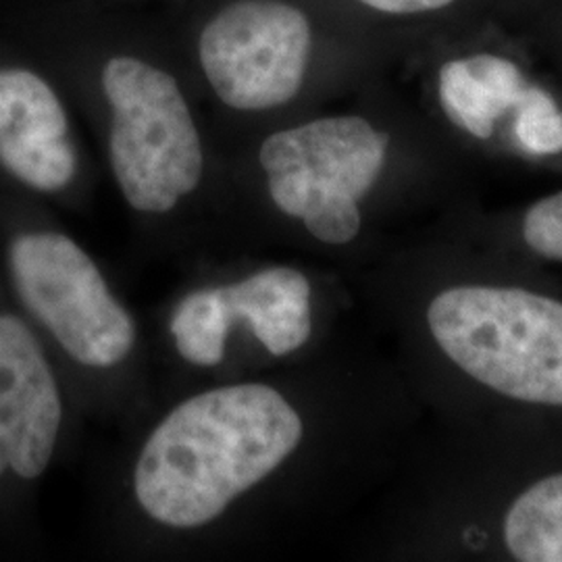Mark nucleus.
<instances>
[{"label":"nucleus","mask_w":562,"mask_h":562,"mask_svg":"<svg viewBox=\"0 0 562 562\" xmlns=\"http://www.w3.org/2000/svg\"><path fill=\"white\" fill-rule=\"evenodd\" d=\"M313 15L288 0H236L202 30L204 78L225 109L262 115L301 99L313 71Z\"/></svg>","instance_id":"nucleus-7"},{"label":"nucleus","mask_w":562,"mask_h":562,"mask_svg":"<svg viewBox=\"0 0 562 562\" xmlns=\"http://www.w3.org/2000/svg\"><path fill=\"white\" fill-rule=\"evenodd\" d=\"M494 2V13L496 21L506 27L508 21L519 23V21L529 15L542 0H492Z\"/></svg>","instance_id":"nucleus-15"},{"label":"nucleus","mask_w":562,"mask_h":562,"mask_svg":"<svg viewBox=\"0 0 562 562\" xmlns=\"http://www.w3.org/2000/svg\"><path fill=\"white\" fill-rule=\"evenodd\" d=\"M394 132L362 113L283 125L255 150L257 196L234 206L225 252H265L290 229L325 248L361 238L364 202L380 188Z\"/></svg>","instance_id":"nucleus-4"},{"label":"nucleus","mask_w":562,"mask_h":562,"mask_svg":"<svg viewBox=\"0 0 562 562\" xmlns=\"http://www.w3.org/2000/svg\"><path fill=\"white\" fill-rule=\"evenodd\" d=\"M86 417L38 331L0 276V527L23 522Z\"/></svg>","instance_id":"nucleus-6"},{"label":"nucleus","mask_w":562,"mask_h":562,"mask_svg":"<svg viewBox=\"0 0 562 562\" xmlns=\"http://www.w3.org/2000/svg\"><path fill=\"white\" fill-rule=\"evenodd\" d=\"M517 25L527 53L540 55L562 80V0H542Z\"/></svg>","instance_id":"nucleus-13"},{"label":"nucleus","mask_w":562,"mask_h":562,"mask_svg":"<svg viewBox=\"0 0 562 562\" xmlns=\"http://www.w3.org/2000/svg\"><path fill=\"white\" fill-rule=\"evenodd\" d=\"M527 246L552 261H562V190L529 206L522 220Z\"/></svg>","instance_id":"nucleus-14"},{"label":"nucleus","mask_w":562,"mask_h":562,"mask_svg":"<svg viewBox=\"0 0 562 562\" xmlns=\"http://www.w3.org/2000/svg\"><path fill=\"white\" fill-rule=\"evenodd\" d=\"M361 11L408 25L423 55L429 50L501 25L492 0H350Z\"/></svg>","instance_id":"nucleus-10"},{"label":"nucleus","mask_w":562,"mask_h":562,"mask_svg":"<svg viewBox=\"0 0 562 562\" xmlns=\"http://www.w3.org/2000/svg\"><path fill=\"white\" fill-rule=\"evenodd\" d=\"M0 276L86 422L121 431L161 398L148 323L74 234L42 222L2 232Z\"/></svg>","instance_id":"nucleus-1"},{"label":"nucleus","mask_w":562,"mask_h":562,"mask_svg":"<svg viewBox=\"0 0 562 562\" xmlns=\"http://www.w3.org/2000/svg\"><path fill=\"white\" fill-rule=\"evenodd\" d=\"M106 157L136 240L157 257L196 261L220 252L202 209L209 153L178 80L136 57H113L101 74Z\"/></svg>","instance_id":"nucleus-3"},{"label":"nucleus","mask_w":562,"mask_h":562,"mask_svg":"<svg viewBox=\"0 0 562 562\" xmlns=\"http://www.w3.org/2000/svg\"><path fill=\"white\" fill-rule=\"evenodd\" d=\"M148 323L161 396L183 385L259 373L294 361L315 338V285L265 252L209 255Z\"/></svg>","instance_id":"nucleus-2"},{"label":"nucleus","mask_w":562,"mask_h":562,"mask_svg":"<svg viewBox=\"0 0 562 562\" xmlns=\"http://www.w3.org/2000/svg\"><path fill=\"white\" fill-rule=\"evenodd\" d=\"M504 542L521 562H562V473L529 485L504 519Z\"/></svg>","instance_id":"nucleus-11"},{"label":"nucleus","mask_w":562,"mask_h":562,"mask_svg":"<svg viewBox=\"0 0 562 562\" xmlns=\"http://www.w3.org/2000/svg\"><path fill=\"white\" fill-rule=\"evenodd\" d=\"M443 355L475 382L531 404L562 406V302L519 288L459 285L427 306Z\"/></svg>","instance_id":"nucleus-5"},{"label":"nucleus","mask_w":562,"mask_h":562,"mask_svg":"<svg viewBox=\"0 0 562 562\" xmlns=\"http://www.w3.org/2000/svg\"><path fill=\"white\" fill-rule=\"evenodd\" d=\"M0 165L25 188L57 196L80 178V153L65 104L27 69H0Z\"/></svg>","instance_id":"nucleus-9"},{"label":"nucleus","mask_w":562,"mask_h":562,"mask_svg":"<svg viewBox=\"0 0 562 562\" xmlns=\"http://www.w3.org/2000/svg\"><path fill=\"white\" fill-rule=\"evenodd\" d=\"M508 127L517 148L529 157L562 155V106L557 97L531 80L521 101L508 117Z\"/></svg>","instance_id":"nucleus-12"},{"label":"nucleus","mask_w":562,"mask_h":562,"mask_svg":"<svg viewBox=\"0 0 562 562\" xmlns=\"http://www.w3.org/2000/svg\"><path fill=\"white\" fill-rule=\"evenodd\" d=\"M506 34L503 25H490L427 53L438 57L436 94L443 117L475 140L494 138L531 83L522 60L527 48Z\"/></svg>","instance_id":"nucleus-8"}]
</instances>
